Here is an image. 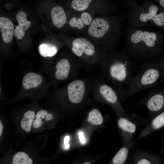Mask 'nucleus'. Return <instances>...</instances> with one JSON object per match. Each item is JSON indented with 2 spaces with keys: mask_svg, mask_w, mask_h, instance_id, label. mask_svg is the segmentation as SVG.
Wrapping results in <instances>:
<instances>
[{
  "mask_svg": "<svg viewBox=\"0 0 164 164\" xmlns=\"http://www.w3.org/2000/svg\"><path fill=\"white\" fill-rule=\"evenodd\" d=\"M141 65L140 70L133 76L128 86L122 91L126 96L151 88L159 77V70L151 61Z\"/></svg>",
  "mask_w": 164,
  "mask_h": 164,
  "instance_id": "f257e3e1",
  "label": "nucleus"
},
{
  "mask_svg": "<svg viewBox=\"0 0 164 164\" xmlns=\"http://www.w3.org/2000/svg\"><path fill=\"white\" fill-rule=\"evenodd\" d=\"M108 73L113 80L127 87L132 79V67L127 59L118 60L113 62L108 67Z\"/></svg>",
  "mask_w": 164,
  "mask_h": 164,
  "instance_id": "f03ea898",
  "label": "nucleus"
},
{
  "mask_svg": "<svg viewBox=\"0 0 164 164\" xmlns=\"http://www.w3.org/2000/svg\"><path fill=\"white\" fill-rule=\"evenodd\" d=\"M67 91L69 101L73 103L78 104L83 98L85 92L84 83L81 80H75L69 84Z\"/></svg>",
  "mask_w": 164,
  "mask_h": 164,
  "instance_id": "7ed1b4c3",
  "label": "nucleus"
},
{
  "mask_svg": "<svg viewBox=\"0 0 164 164\" xmlns=\"http://www.w3.org/2000/svg\"><path fill=\"white\" fill-rule=\"evenodd\" d=\"M72 52L77 56H81L83 53L90 56L95 52V48L90 42L83 38H78L75 39L72 43Z\"/></svg>",
  "mask_w": 164,
  "mask_h": 164,
  "instance_id": "20e7f679",
  "label": "nucleus"
},
{
  "mask_svg": "<svg viewBox=\"0 0 164 164\" xmlns=\"http://www.w3.org/2000/svg\"><path fill=\"white\" fill-rule=\"evenodd\" d=\"M109 27L108 22L105 19L97 18L92 21L88 29V33L90 36L100 38L106 33Z\"/></svg>",
  "mask_w": 164,
  "mask_h": 164,
  "instance_id": "39448f33",
  "label": "nucleus"
},
{
  "mask_svg": "<svg viewBox=\"0 0 164 164\" xmlns=\"http://www.w3.org/2000/svg\"><path fill=\"white\" fill-rule=\"evenodd\" d=\"M130 39L131 42L134 44H137L142 41L148 47L151 48L155 45V41L156 39V36L154 32L138 30L132 35Z\"/></svg>",
  "mask_w": 164,
  "mask_h": 164,
  "instance_id": "423d86ee",
  "label": "nucleus"
},
{
  "mask_svg": "<svg viewBox=\"0 0 164 164\" xmlns=\"http://www.w3.org/2000/svg\"><path fill=\"white\" fill-rule=\"evenodd\" d=\"M16 19L18 25L15 26L14 34L16 39H21L23 37L26 31L30 26L31 22L27 20L26 13L23 11H20L17 14Z\"/></svg>",
  "mask_w": 164,
  "mask_h": 164,
  "instance_id": "0eeeda50",
  "label": "nucleus"
},
{
  "mask_svg": "<svg viewBox=\"0 0 164 164\" xmlns=\"http://www.w3.org/2000/svg\"><path fill=\"white\" fill-rule=\"evenodd\" d=\"M0 28L3 41L9 43L12 40L14 34L13 23L9 19L3 17H0Z\"/></svg>",
  "mask_w": 164,
  "mask_h": 164,
  "instance_id": "6e6552de",
  "label": "nucleus"
},
{
  "mask_svg": "<svg viewBox=\"0 0 164 164\" xmlns=\"http://www.w3.org/2000/svg\"><path fill=\"white\" fill-rule=\"evenodd\" d=\"M158 10V7L155 5H151L149 8L148 13H142L140 16V20L145 22L149 19H153L157 25L162 26L164 25V13L161 12L156 15Z\"/></svg>",
  "mask_w": 164,
  "mask_h": 164,
  "instance_id": "1a4fd4ad",
  "label": "nucleus"
},
{
  "mask_svg": "<svg viewBox=\"0 0 164 164\" xmlns=\"http://www.w3.org/2000/svg\"><path fill=\"white\" fill-rule=\"evenodd\" d=\"M146 102L147 107L151 112H155L161 110L164 105V97L159 93L153 94L150 92Z\"/></svg>",
  "mask_w": 164,
  "mask_h": 164,
  "instance_id": "9d476101",
  "label": "nucleus"
},
{
  "mask_svg": "<svg viewBox=\"0 0 164 164\" xmlns=\"http://www.w3.org/2000/svg\"><path fill=\"white\" fill-rule=\"evenodd\" d=\"M42 76L34 72H30L23 77L22 84L24 88L29 90L38 87L42 83Z\"/></svg>",
  "mask_w": 164,
  "mask_h": 164,
  "instance_id": "9b49d317",
  "label": "nucleus"
},
{
  "mask_svg": "<svg viewBox=\"0 0 164 164\" xmlns=\"http://www.w3.org/2000/svg\"><path fill=\"white\" fill-rule=\"evenodd\" d=\"M51 16L54 25L58 28L62 27L66 22L67 17L64 11L60 6H55L52 8Z\"/></svg>",
  "mask_w": 164,
  "mask_h": 164,
  "instance_id": "f8f14e48",
  "label": "nucleus"
},
{
  "mask_svg": "<svg viewBox=\"0 0 164 164\" xmlns=\"http://www.w3.org/2000/svg\"><path fill=\"white\" fill-rule=\"evenodd\" d=\"M56 71L55 76L59 80L66 79L68 76L70 70V64L68 60L65 58L62 59L56 63Z\"/></svg>",
  "mask_w": 164,
  "mask_h": 164,
  "instance_id": "ddd939ff",
  "label": "nucleus"
},
{
  "mask_svg": "<svg viewBox=\"0 0 164 164\" xmlns=\"http://www.w3.org/2000/svg\"><path fill=\"white\" fill-rule=\"evenodd\" d=\"M99 91L104 98L109 103L114 104L118 100V97L114 91L111 87L107 84L101 86Z\"/></svg>",
  "mask_w": 164,
  "mask_h": 164,
  "instance_id": "4468645a",
  "label": "nucleus"
},
{
  "mask_svg": "<svg viewBox=\"0 0 164 164\" xmlns=\"http://www.w3.org/2000/svg\"><path fill=\"white\" fill-rule=\"evenodd\" d=\"M35 116V112L29 110L25 113L20 123L21 127L24 131L27 132L31 131Z\"/></svg>",
  "mask_w": 164,
  "mask_h": 164,
  "instance_id": "2eb2a0df",
  "label": "nucleus"
},
{
  "mask_svg": "<svg viewBox=\"0 0 164 164\" xmlns=\"http://www.w3.org/2000/svg\"><path fill=\"white\" fill-rule=\"evenodd\" d=\"M40 55L43 57H51L57 53V47L55 45L48 43H43L40 44L38 47Z\"/></svg>",
  "mask_w": 164,
  "mask_h": 164,
  "instance_id": "dca6fc26",
  "label": "nucleus"
},
{
  "mask_svg": "<svg viewBox=\"0 0 164 164\" xmlns=\"http://www.w3.org/2000/svg\"><path fill=\"white\" fill-rule=\"evenodd\" d=\"M13 164H32V159L25 152H19L15 154L13 157Z\"/></svg>",
  "mask_w": 164,
  "mask_h": 164,
  "instance_id": "f3484780",
  "label": "nucleus"
},
{
  "mask_svg": "<svg viewBox=\"0 0 164 164\" xmlns=\"http://www.w3.org/2000/svg\"><path fill=\"white\" fill-rule=\"evenodd\" d=\"M93 1V0H72L70 6L73 9L75 10L83 11L89 7Z\"/></svg>",
  "mask_w": 164,
  "mask_h": 164,
  "instance_id": "a211bd4d",
  "label": "nucleus"
},
{
  "mask_svg": "<svg viewBox=\"0 0 164 164\" xmlns=\"http://www.w3.org/2000/svg\"><path fill=\"white\" fill-rule=\"evenodd\" d=\"M119 127L123 131L129 133H134L136 129L135 124L125 118H121L118 121Z\"/></svg>",
  "mask_w": 164,
  "mask_h": 164,
  "instance_id": "6ab92c4d",
  "label": "nucleus"
},
{
  "mask_svg": "<svg viewBox=\"0 0 164 164\" xmlns=\"http://www.w3.org/2000/svg\"><path fill=\"white\" fill-rule=\"evenodd\" d=\"M87 121L93 125H98L103 122V116L100 111L97 109H94L89 112Z\"/></svg>",
  "mask_w": 164,
  "mask_h": 164,
  "instance_id": "aec40b11",
  "label": "nucleus"
},
{
  "mask_svg": "<svg viewBox=\"0 0 164 164\" xmlns=\"http://www.w3.org/2000/svg\"><path fill=\"white\" fill-rule=\"evenodd\" d=\"M128 152V149L126 147L121 149L113 158V163L114 164L123 163L127 159Z\"/></svg>",
  "mask_w": 164,
  "mask_h": 164,
  "instance_id": "412c9836",
  "label": "nucleus"
},
{
  "mask_svg": "<svg viewBox=\"0 0 164 164\" xmlns=\"http://www.w3.org/2000/svg\"><path fill=\"white\" fill-rule=\"evenodd\" d=\"M47 111L42 109L38 111L36 115V119L33 121V127L35 128H38L40 127L46 121V117L48 114Z\"/></svg>",
  "mask_w": 164,
  "mask_h": 164,
  "instance_id": "4be33fe9",
  "label": "nucleus"
},
{
  "mask_svg": "<svg viewBox=\"0 0 164 164\" xmlns=\"http://www.w3.org/2000/svg\"><path fill=\"white\" fill-rule=\"evenodd\" d=\"M154 128L158 129L164 126V112H163L155 117L152 122Z\"/></svg>",
  "mask_w": 164,
  "mask_h": 164,
  "instance_id": "5701e85b",
  "label": "nucleus"
},
{
  "mask_svg": "<svg viewBox=\"0 0 164 164\" xmlns=\"http://www.w3.org/2000/svg\"><path fill=\"white\" fill-rule=\"evenodd\" d=\"M70 25L73 27L79 29L83 28L84 26V24L82 20L80 18L75 17L72 18L69 22Z\"/></svg>",
  "mask_w": 164,
  "mask_h": 164,
  "instance_id": "b1692460",
  "label": "nucleus"
},
{
  "mask_svg": "<svg viewBox=\"0 0 164 164\" xmlns=\"http://www.w3.org/2000/svg\"><path fill=\"white\" fill-rule=\"evenodd\" d=\"M80 18L82 20L84 24L88 26L91 24L92 22V18L88 13L84 12L81 15Z\"/></svg>",
  "mask_w": 164,
  "mask_h": 164,
  "instance_id": "393cba45",
  "label": "nucleus"
},
{
  "mask_svg": "<svg viewBox=\"0 0 164 164\" xmlns=\"http://www.w3.org/2000/svg\"><path fill=\"white\" fill-rule=\"evenodd\" d=\"M70 140V137L68 135L66 136L64 139V149L66 150L69 149L70 147V145L69 144V142Z\"/></svg>",
  "mask_w": 164,
  "mask_h": 164,
  "instance_id": "a878e982",
  "label": "nucleus"
},
{
  "mask_svg": "<svg viewBox=\"0 0 164 164\" xmlns=\"http://www.w3.org/2000/svg\"><path fill=\"white\" fill-rule=\"evenodd\" d=\"M78 135L81 144L82 145H84L86 143V141L85 140L83 133L82 132L80 131L78 133Z\"/></svg>",
  "mask_w": 164,
  "mask_h": 164,
  "instance_id": "bb28decb",
  "label": "nucleus"
},
{
  "mask_svg": "<svg viewBox=\"0 0 164 164\" xmlns=\"http://www.w3.org/2000/svg\"><path fill=\"white\" fill-rule=\"evenodd\" d=\"M138 164H151V162L148 160L143 159L139 161L137 163Z\"/></svg>",
  "mask_w": 164,
  "mask_h": 164,
  "instance_id": "cd10ccee",
  "label": "nucleus"
},
{
  "mask_svg": "<svg viewBox=\"0 0 164 164\" xmlns=\"http://www.w3.org/2000/svg\"><path fill=\"white\" fill-rule=\"evenodd\" d=\"M53 118V115L51 113H48L46 118V121H50Z\"/></svg>",
  "mask_w": 164,
  "mask_h": 164,
  "instance_id": "c85d7f7f",
  "label": "nucleus"
},
{
  "mask_svg": "<svg viewBox=\"0 0 164 164\" xmlns=\"http://www.w3.org/2000/svg\"><path fill=\"white\" fill-rule=\"evenodd\" d=\"M3 125L1 121H0V136L2 135L3 132Z\"/></svg>",
  "mask_w": 164,
  "mask_h": 164,
  "instance_id": "c756f323",
  "label": "nucleus"
},
{
  "mask_svg": "<svg viewBox=\"0 0 164 164\" xmlns=\"http://www.w3.org/2000/svg\"><path fill=\"white\" fill-rule=\"evenodd\" d=\"M159 2L160 5L164 8V0H159Z\"/></svg>",
  "mask_w": 164,
  "mask_h": 164,
  "instance_id": "7c9ffc66",
  "label": "nucleus"
},
{
  "mask_svg": "<svg viewBox=\"0 0 164 164\" xmlns=\"http://www.w3.org/2000/svg\"><path fill=\"white\" fill-rule=\"evenodd\" d=\"M83 164H91V163H90L89 162H86L85 163H84Z\"/></svg>",
  "mask_w": 164,
  "mask_h": 164,
  "instance_id": "2f4dec72",
  "label": "nucleus"
}]
</instances>
